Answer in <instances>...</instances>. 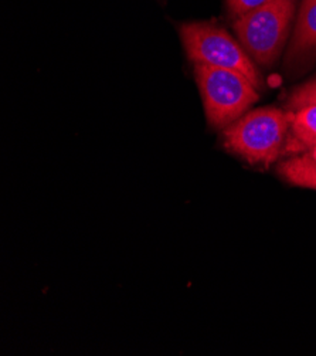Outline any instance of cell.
I'll list each match as a JSON object with an SVG mask.
<instances>
[{
    "label": "cell",
    "mask_w": 316,
    "mask_h": 356,
    "mask_svg": "<svg viewBox=\"0 0 316 356\" xmlns=\"http://www.w3.org/2000/svg\"><path fill=\"white\" fill-rule=\"evenodd\" d=\"M179 31L190 61L238 71L261 88L263 79L253 58L224 29L213 23L196 22L183 24Z\"/></svg>",
    "instance_id": "obj_4"
},
{
    "label": "cell",
    "mask_w": 316,
    "mask_h": 356,
    "mask_svg": "<svg viewBox=\"0 0 316 356\" xmlns=\"http://www.w3.org/2000/svg\"><path fill=\"white\" fill-rule=\"evenodd\" d=\"M279 175L288 184L316 191V161L306 154L291 158L278 166Z\"/></svg>",
    "instance_id": "obj_7"
},
{
    "label": "cell",
    "mask_w": 316,
    "mask_h": 356,
    "mask_svg": "<svg viewBox=\"0 0 316 356\" xmlns=\"http://www.w3.org/2000/svg\"><path fill=\"white\" fill-rule=\"evenodd\" d=\"M291 118L275 106L253 110L224 128V145L249 163L268 166L284 152Z\"/></svg>",
    "instance_id": "obj_1"
},
{
    "label": "cell",
    "mask_w": 316,
    "mask_h": 356,
    "mask_svg": "<svg viewBox=\"0 0 316 356\" xmlns=\"http://www.w3.org/2000/svg\"><path fill=\"white\" fill-rule=\"evenodd\" d=\"M316 104V77L295 88L287 99V111H297L305 105Z\"/></svg>",
    "instance_id": "obj_8"
},
{
    "label": "cell",
    "mask_w": 316,
    "mask_h": 356,
    "mask_svg": "<svg viewBox=\"0 0 316 356\" xmlns=\"http://www.w3.org/2000/svg\"><path fill=\"white\" fill-rule=\"evenodd\" d=\"M291 125L284 147L285 154H299L316 148V104L291 111Z\"/></svg>",
    "instance_id": "obj_6"
},
{
    "label": "cell",
    "mask_w": 316,
    "mask_h": 356,
    "mask_svg": "<svg viewBox=\"0 0 316 356\" xmlns=\"http://www.w3.org/2000/svg\"><path fill=\"white\" fill-rule=\"evenodd\" d=\"M297 0H271V2L235 17L237 38L258 64H272L284 50Z\"/></svg>",
    "instance_id": "obj_3"
},
{
    "label": "cell",
    "mask_w": 316,
    "mask_h": 356,
    "mask_svg": "<svg viewBox=\"0 0 316 356\" xmlns=\"http://www.w3.org/2000/svg\"><path fill=\"white\" fill-rule=\"evenodd\" d=\"M313 54H316V0H302L288 60H305Z\"/></svg>",
    "instance_id": "obj_5"
},
{
    "label": "cell",
    "mask_w": 316,
    "mask_h": 356,
    "mask_svg": "<svg viewBox=\"0 0 316 356\" xmlns=\"http://www.w3.org/2000/svg\"><path fill=\"white\" fill-rule=\"evenodd\" d=\"M194 76L208 124L227 128L260 98L258 88L238 71L194 64Z\"/></svg>",
    "instance_id": "obj_2"
},
{
    "label": "cell",
    "mask_w": 316,
    "mask_h": 356,
    "mask_svg": "<svg viewBox=\"0 0 316 356\" xmlns=\"http://www.w3.org/2000/svg\"><path fill=\"white\" fill-rule=\"evenodd\" d=\"M268 2L271 0H227V6L234 17H240Z\"/></svg>",
    "instance_id": "obj_9"
},
{
    "label": "cell",
    "mask_w": 316,
    "mask_h": 356,
    "mask_svg": "<svg viewBox=\"0 0 316 356\" xmlns=\"http://www.w3.org/2000/svg\"><path fill=\"white\" fill-rule=\"evenodd\" d=\"M306 155H308V156H310V158H313V159L316 161V148H315V149H312V151H309Z\"/></svg>",
    "instance_id": "obj_10"
}]
</instances>
